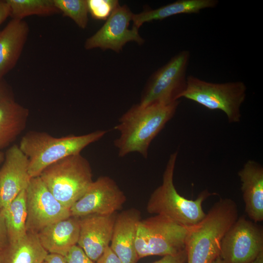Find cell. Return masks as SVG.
<instances>
[{
	"label": "cell",
	"instance_id": "29",
	"mask_svg": "<svg viewBox=\"0 0 263 263\" xmlns=\"http://www.w3.org/2000/svg\"><path fill=\"white\" fill-rule=\"evenodd\" d=\"M9 100H15L13 92L3 78L0 79V102Z\"/></svg>",
	"mask_w": 263,
	"mask_h": 263
},
{
	"label": "cell",
	"instance_id": "13",
	"mask_svg": "<svg viewBox=\"0 0 263 263\" xmlns=\"http://www.w3.org/2000/svg\"><path fill=\"white\" fill-rule=\"evenodd\" d=\"M29 160L19 146L14 145L4 154L0 169V211L3 213L11 202L27 188L31 179Z\"/></svg>",
	"mask_w": 263,
	"mask_h": 263
},
{
	"label": "cell",
	"instance_id": "17",
	"mask_svg": "<svg viewBox=\"0 0 263 263\" xmlns=\"http://www.w3.org/2000/svg\"><path fill=\"white\" fill-rule=\"evenodd\" d=\"M29 33L24 19H12L0 31V79L16 65Z\"/></svg>",
	"mask_w": 263,
	"mask_h": 263
},
{
	"label": "cell",
	"instance_id": "7",
	"mask_svg": "<svg viewBox=\"0 0 263 263\" xmlns=\"http://www.w3.org/2000/svg\"><path fill=\"white\" fill-rule=\"evenodd\" d=\"M188 228L160 215L141 220L135 240L139 259L174 255L185 249Z\"/></svg>",
	"mask_w": 263,
	"mask_h": 263
},
{
	"label": "cell",
	"instance_id": "1",
	"mask_svg": "<svg viewBox=\"0 0 263 263\" xmlns=\"http://www.w3.org/2000/svg\"><path fill=\"white\" fill-rule=\"evenodd\" d=\"M179 104L178 100L133 105L114 127L120 132L119 137L114 141L119 156L137 152L147 158L151 142L173 117Z\"/></svg>",
	"mask_w": 263,
	"mask_h": 263
},
{
	"label": "cell",
	"instance_id": "28",
	"mask_svg": "<svg viewBox=\"0 0 263 263\" xmlns=\"http://www.w3.org/2000/svg\"><path fill=\"white\" fill-rule=\"evenodd\" d=\"M9 243L7 229L4 215L0 211V252Z\"/></svg>",
	"mask_w": 263,
	"mask_h": 263
},
{
	"label": "cell",
	"instance_id": "11",
	"mask_svg": "<svg viewBox=\"0 0 263 263\" xmlns=\"http://www.w3.org/2000/svg\"><path fill=\"white\" fill-rule=\"evenodd\" d=\"M126 200L116 183L107 176L93 181L84 193L70 208L71 216L80 218L91 214L116 213Z\"/></svg>",
	"mask_w": 263,
	"mask_h": 263
},
{
	"label": "cell",
	"instance_id": "32",
	"mask_svg": "<svg viewBox=\"0 0 263 263\" xmlns=\"http://www.w3.org/2000/svg\"><path fill=\"white\" fill-rule=\"evenodd\" d=\"M45 261L47 263H67L64 256L53 253H48Z\"/></svg>",
	"mask_w": 263,
	"mask_h": 263
},
{
	"label": "cell",
	"instance_id": "3",
	"mask_svg": "<svg viewBox=\"0 0 263 263\" xmlns=\"http://www.w3.org/2000/svg\"><path fill=\"white\" fill-rule=\"evenodd\" d=\"M107 131L56 137L47 132L29 131L23 135L19 147L29 160V174L31 178L39 176L48 166L67 156L80 153L88 145L102 138Z\"/></svg>",
	"mask_w": 263,
	"mask_h": 263
},
{
	"label": "cell",
	"instance_id": "19",
	"mask_svg": "<svg viewBox=\"0 0 263 263\" xmlns=\"http://www.w3.org/2000/svg\"><path fill=\"white\" fill-rule=\"evenodd\" d=\"M218 3L217 0H178L157 9L133 14L132 28L139 30L144 23L163 20L176 15L197 14L203 9L214 8Z\"/></svg>",
	"mask_w": 263,
	"mask_h": 263
},
{
	"label": "cell",
	"instance_id": "36",
	"mask_svg": "<svg viewBox=\"0 0 263 263\" xmlns=\"http://www.w3.org/2000/svg\"><path fill=\"white\" fill-rule=\"evenodd\" d=\"M43 263H47L45 261H44Z\"/></svg>",
	"mask_w": 263,
	"mask_h": 263
},
{
	"label": "cell",
	"instance_id": "21",
	"mask_svg": "<svg viewBox=\"0 0 263 263\" xmlns=\"http://www.w3.org/2000/svg\"><path fill=\"white\" fill-rule=\"evenodd\" d=\"M29 115V110L15 100L0 102V150L24 130Z\"/></svg>",
	"mask_w": 263,
	"mask_h": 263
},
{
	"label": "cell",
	"instance_id": "14",
	"mask_svg": "<svg viewBox=\"0 0 263 263\" xmlns=\"http://www.w3.org/2000/svg\"><path fill=\"white\" fill-rule=\"evenodd\" d=\"M116 215L91 214L78 218L77 244L95 263L110 246Z\"/></svg>",
	"mask_w": 263,
	"mask_h": 263
},
{
	"label": "cell",
	"instance_id": "25",
	"mask_svg": "<svg viewBox=\"0 0 263 263\" xmlns=\"http://www.w3.org/2000/svg\"><path fill=\"white\" fill-rule=\"evenodd\" d=\"M89 13L95 19L107 20L119 5L116 0H87Z\"/></svg>",
	"mask_w": 263,
	"mask_h": 263
},
{
	"label": "cell",
	"instance_id": "37",
	"mask_svg": "<svg viewBox=\"0 0 263 263\" xmlns=\"http://www.w3.org/2000/svg\"></svg>",
	"mask_w": 263,
	"mask_h": 263
},
{
	"label": "cell",
	"instance_id": "34",
	"mask_svg": "<svg viewBox=\"0 0 263 263\" xmlns=\"http://www.w3.org/2000/svg\"><path fill=\"white\" fill-rule=\"evenodd\" d=\"M211 263H225L220 256L217 257Z\"/></svg>",
	"mask_w": 263,
	"mask_h": 263
},
{
	"label": "cell",
	"instance_id": "22",
	"mask_svg": "<svg viewBox=\"0 0 263 263\" xmlns=\"http://www.w3.org/2000/svg\"><path fill=\"white\" fill-rule=\"evenodd\" d=\"M5 218L9 243L23 238L27 233L26 189L22 190L2 213Z\"/></svg>",
	"mask_w": 263,
	"mask_h": 263
},
{
	"label": "cell",
	"instance_id": "16",
	"mask_svg": "<svg viewBox=\"0 0 263 263\" xmlns=\"http://www.w3.org/2000/svg\"><path fill=\"white\" fill-rule=\"evenodd\" d=\"M244 210L255 223L263 221V167L258 162L248 160L239 171Z\"/></svg>",
	"mask_w": 263,
	"mask_h": 263
},
{
	"label": "cell",
	"instance_id": "5",
	"mask_svg": "<svg viewBox=\"0 0 263 263\" xmlns=\"http://www.w3.org/2000/svg\"><path fill=\"white\" fill-rule=\"evenodd\" d=\"M39 177L55 197L68 209L94 181L91 165L81 153L53 163Z\"/></svg>",
	"mask_w": 263,
	"mask_h": 263
},
{
	"label": "cell",
	"instance_id": "30",
	"mask_svg": "<svg viewBox=\"0 0 263 263\" xmlns=\"http://www.w3.org/2000/svg\"><path fill=\"white\" fill-rule=\"evenodd\" d=\"M95 263H122V262L109 246Z\"/></svg>",
	"mask_w": 263,
	"mask_h": 263
},
{
	"label": "cell",
	"instance_id": "4",
	"mask_svg": "<svg viewBox=\"0 0 263 263\" xmlns=\"http://www.w3.org/2000/svg\"><path fill=\"white\" fill-rule=\"evenodd\" d=\"M178 151L170 155L163 175L162 184L151 193L147 205V210L155 215L163 216L187 228L201 222L206 216L202 204L215 193L207 189L202 191L195 200L181 196L175 188L173 175Z\"/></svg>",
	"mask_w": 263,
	"mask_h": 263
},
{
	"label": "cell",
	"instance_id": "9",
	"mask_svg": "<svg viewBox=\"0 0 263 263\" xmlns=\"http://www.w3.org/2000/svg\"><path fill=\"white\" fill-rule=\"evenodd\" d=\"M262 251V226L242 216L224 236L220 256L225 263H250Z\"/></svg>",
	"mask_w": 263,
	"mask_h": 263
},
{
	"label": "cell",
	"instance_id": "27",
	"mask_svg": "<svg viewBox=\"0 0 263 263\" xmlns=\"http://www.w3.org/2000/svg\"><path fill=\"white\" fill-rule=\"evenodd\" d=\"M187 253L185 249L176 254L163 256L152 263H187Z\"/></svg>",
	"mask_w": 263,
	"mask_h": 263
},
{
	"label": "cell",
	"instance_id": "31",
	"mask_svg": "<svg viewBox=\"0 0 263 263\" xmlns=\"http://www.w3.org/2000/svg\"><path fill=\"white\" fill-rule=\"evenodd\" d=\"M10 16V8L7 0H0V25Z\"/></svg>",
	"mask_w": 263,
	"mask_h": 263
},
{
	"label": "cell",
	"instance_id": "24",
	"mask_svg": "<svg viewBox=\"0 0 263 263\" xmlns=\"http://www.w3.org/2000/svg\"><path fill=\"white\" fill-rule=\"evenodd\" d=\"M63 16L71 19L80 28H86L88 22L87 0H54Z\"/></svg>",
	"mask_w": 263,
	"mask_h": 263
},
{
	"label": "cell",
	"instance_id": "8",
	"mask_svg": "<svg viewBox=\"0 0 263 263\" xmlns=\"http://www.w3.org/2000/svg\"><path fill=\"white\" fill-rule=\"evenodd\" d=\"M190 54L183 50L173 56L150 77L139 104L147 105L178 100L186 89Z\"/></svg>",
	"mask_w": 263,
	"mask_h": 263
},
{
	"label": "cell",
	"instance_id": "15",
	"mask_svg": "<svg viewBox=\"0 0 263 263\" xmlns=\"http://www.w3.org/2000/svg\"><path fill=\"white\" fill-rule=\"evenodd\" d=\"M139 211L131 208L116 214L110 247L122 263H137L139 260L135 248Z\"/></svg>",
	"mask_w": 263,
	"mask_h": 263
},
{
	"label": "cell",
	"instance_id": "23",
	"mask_svg": "<svg viewBox=\"0 0 263 263\" xmlns=\"http://www.w3.org/2000/svg\"><path fill=\"white\" fill-rule=\"evenodd\" d=\"M12 19H23L31 16H49L60 13L54 0H7Z\"/></svg>",
	"mask_w": 263,
	"mask_h": 263
},
{
	"label": "cell",
	"instance_id": "20",
	"mask_svg": "<svg viewBox=\"0 0 263 263\" xmlns=\"http://www.w3.org/2000/svg\"><path fill=\"white\" fill-rule=\"evenodd\" d=\"M37 234L28 232L23 238L9 243L0 252V263H43L48 255Z\"/></svg>",
	"mask_w": 263,
	"mask_h": 263
},
{
	"label": "cell",
	"instance_id": "26",
	"mask_svg": "<svg viewBox=\"0 0 263 263\" xmlns=\"http://www.w3.org/2000/svg\"><path fill=\"white\" fill-rule=\"evenodd\" d=\"M64 257L67 263H95L88 257L77 244L73 246Z\"/></svg>",
	"mask_w": 263,
	"mask_h": 263
},
{
	"label": "cell",
	"instance_id": "33",
	"mask_svg": "<svg viewBox=\"0 0 263 263\" xmlns=\"http://www.w3.org/2000/svg\"><path fill=\"white\" fill-rule=\"evenodd\" d=\"M250 263H263V251L261 252L257 257Z\"/></svg>",
	"mask_w": 263,
	"mask_h": 263
},
{
	"label": "cell",
	"instance_id": "10",
	"mask_svg": "<svg viewBox=\"0 0 263 263\" xmlns=\"http://www.w3.org/2000/svg\"><path fill=\"white\" fill-rule=\"evenodd\" d=\"M26 194L28 232L37 234L50 224L71 216L70 209L55 197L39 176L31 178Z\"/></svg>",
	"mask_w": 263,
	"mask_h": 263
},
{
	"label": "cell",
	"instance_id": "6",
	"mask_svg": "<svg viewBox=\"0 0 263 263\" xmlns=\"http://www.w3.org/2000/svg\"><path fill=\"white\" fill-rule=\"evenodd\" d=\"M247 88L242 81L212 83L195 76H187L181 95L211 110H220L230 123L241 120L240 108L245 99Z\"/></svg>",
	"mask_w": 263,
	"mask_h": 263
},
{
	"label": "cell",
	"instance_id": "2",
	"mask_svg": "<svg viewBox=\"0 0 263 263\" xmlns=\"http://www.w3.org/2000/svg\"><path fill=\"white\" fill-rule=\"evenodd\" d=\"M238 218V207L233 200L221 198L216 202L201 222L188 228L187 263H211L219 256L222 239Z\"/></svg>",
	"mask_w": 263,
	"mask_h": 263
},
{
	"label": "cell",
	"instance_id": "35",
	"mask_svg": "<svg viewBox=\"0 0 263 263\" xmlns=\"http://www.w3.org/2000/svg\"><path fill=\"white\" fill-rule=\"evenodd\" d=\"M4 158V153L0 150V165L2 163Z\"/></svg>",
	"mask_w": 263,
	"mask_h": 263
},
{
	"label": "cell",
	"instance_id": "18",
	"mask_svg": "<svg viewBox=\"0 0 263 263\" xmlns=\"http://www.w3.org/2000/svg\"><path fill=\"white\" fill-rule=\"evenodd\" d=\"M79 233L78 218L71 216L47 226L37 235L41 244L48 253L64 256L77 244Z\"/></svg>",
	"mask_w": 263,
	"mask_h": 263
},
{
	"label": "cell",
	"instance_id": "12",
	"mask_svg": "<svg viewBox=\"0 0 263 263\" xmlns=\"http://www.w3.org/2000/svg\"><path fill=\"white\" fill-rule=\"evenodd\" d=\"M133 14L127 5H118L104 25L86 40L85 49L99 48L119 53L127 42L134 41L142 45L144 40L140 36L139 30L129 28Z\"/></svg>",
	"mask_w": 263,
	"mask_h": 263
}]
</instances>
